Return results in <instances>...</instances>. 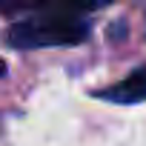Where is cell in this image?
<instances>
[{"mask_svg":"<svg viewBox=\"0 0 146 146\" xmlns=\"http://www.w3.org/2000/svg\"><path fill=\"white\" fill-rule=\"evenodd\" d=\"M89 37V23L80 15H29L9 29V43L17 49L75 46Z\"/></svg>","mask_w":146,"mask_h":146,"instance_id":"6da1fadb","label":"cell"},{"mask_svg":"<svg viewBox=\"0 0 146 146\" xmlns=\"http://www.w3.org/2000/svg\"><path fill=\"white\" fill-rule=\"evenodd\" d=\"M9 15H83L78 0H0Z\"/></svg>","mask_w":146,"mask_h":146,"instance_id":"7a4b0ae2","label":"cell"},{"mask_svg":"<svg viewBox=\"0 0 146 146\" xmlns=\"http://www.w3.org/2000/svg\"><path fill=\"white\" fill-rule=\"evenodd\" d=\"M98 98L112 100V103H126V106L129 103H143L146 100V66L137 69V72H132L126 80H120V83L98 92Z\"/></svg>","mask_w":146,"mask_h":146,"instance_id":"3957f363","label":"cell"},{"mask_svg":"<svg viewBox=\"0 0 146 146\" xmlns=\"http://www.w3.org/2000/svg\"><path fill=\"white\" fill-rule=\"evenodd\" d=\"M106 3H115V0H78L80 12H95V9H100V6H106Z\"/></svg>","mask_w":146,"mask_h":146,"instance_id":"277c9868","label":"cell"},{"mask_svg":"<svg viewBox=\"0 0 146 146\" xmlns=\"http://www.w3.org/2000/svg\"><path fill=\"white\" fill-rule=\"evenodd\" d=\"M3 72H6V66H3V60H0V75H3Z\"/></svg>","mask_w":146,"mask_h":146,"instance_id":"5b68a950","label":"cell"}]
</instances>
